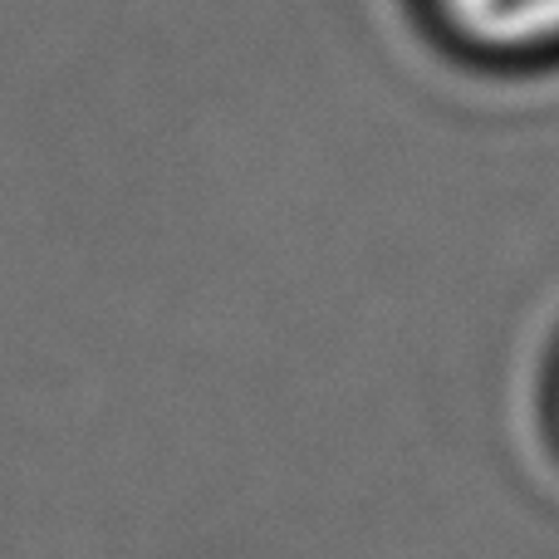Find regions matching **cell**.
I'll use <instances>...</instances> for the list:
<instances>
[{
  "label": "cell",
  "instance_id": "obj_1",
  "mask_svg": "<svg viewBox=\"0 0 559 559\" xmlns=\"http://www.w3.org/2000/svg\"><path fill=\"white\" fill-rule=\"evenodd\" d=\"M452 29L486 49H540L559 39V0H437Z\"/></svg>",
  "mask_w": 559,
  "mask_h": 559
}]
</instances>
